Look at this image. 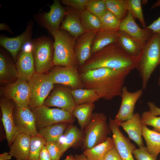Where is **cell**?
<instances>
[{
    "mask_svg": "<svg viewBox=\"0 0 160 160\" xmlns=\"http://www.w3.org/2000/svg\"><path fill=\"white\" fill-rule=\"evenodd\" d=\"M134 69L100 68L79 74L84 87L95 90L100 98L109 100L121 96L125 79Z\"/></svg>",
    "mask_w": 160,
    "mask_h": 160,
    "instance_id": "6da1fadb",
    "label": "cell"
},
{
    "mask_svg": "<svg viewBox=\"0 0 160 160\" xmlns=\"http://www.w3.org/2000/svg\"><path fill=\"white\" fill-rule=\"evenodd\" d=\"M138 58L129 55L115 42L92 55L79 70L82 73L100 68H136Z\"/></svg>",
    "mask_w": 160,
    "mask_h": 160,
    "instance_id": "7a4b0ae2",
    "label": "cell"
},
{
    "mask_svg": "<svg viewBox=\"0 0 160 160\" xmlns=\"http://www.w3.org/2000/svg\"><path fill=\"white\" fill-rule=\"evenodd\" d=\"M160 63V36L153 33L144 44L136 68L141 79L143 89L146 88L151 75Z\"/></svg>",
    "mask_w": 160,
    "mask_h": 160,
    "instance_id": "3957f363",
    "label": "cell"
},
{
    "mask_svg": "<svg viewBox=\"0 0 160 160\" xmlns=\"http://www.w3.org/2000/svg\"><path fill=\"white\" fill-rule=\"evenodd\" d=\"M52 36L54 39V65L77 68L79 64L74 51L76 39L66 31L60 29Z\"/></svg>",
    "mask_w": 160,
    "mask_h": 160,
    "instance_id": "277c9868",
    "label": "cell"
},
{
    "mask_svg": "<svg viewBox=\"0 0 160 160\" xmlns=\"http://www.w3.org/2000/svg\"><path fill=\"white\" fill-rule=\"evenodd\" d=\"M30 43L36 72L43 73L50 70L54 65V41L49 36H43L32 39Z\"/></svg>",
    "mask_w": 160,
    "mask_h": 160,
    "instance_id": "5b68a950",
    "label": "cell"
},
{
    "mask_svg": "<svg viewBox=\"0 0 160 160\" xmlns=\"http://www.w3.org/2000/svg\"><path fill=\"white\" fill-rule=\"evenodd\" d=\"M106 120V116L103 113H93L90 122L85 128L84 150L94 147L105 140L110 130Z\"/></svg>",
    "mask_w": 160,
    "mask_h": 160,
    "instance_id": "8992f818",
    "label": "cell"
},
{
    "mask_svg": "<svg viewBox=\"0 0 160 160\" xmlns=\"http://www.w3.org/2000/svg\"><path fill=\"white\" fill-rule=\"evenodd\" d=\"M30 90L28 107L33 109L43 105L54 84L50 75L36 72L28 81Z\"/></svg>",
    "mask_w": 160,
    "mask_h": 160,
    "instance_id": "52a82bcc",
    "label": "cell"
},
{
    "mask_svg": "<svg viewBox=\"0 0 160 160\" xmlns=\"http://www.w3.org/2000/svg\"><path fill=\"white\" fill-rule=\"evenodd\" d=\"M32 110L39 129L61 122L72 124L75 121L72 113L61 109L50 108L43 105Z\"/></svg>",
    "mask_w": 160,
    "mask_h": 160,
    "instance_id": "ba28073f",
    "label": "cell"
},
{
    "mask_svg": "<svg viewBox=\"0 0 160 160\" xmlns=\"http://www.w3.org/2000/svg\"><path fill=\"white\" fill-rule=\"evenodd\" d=\"M59 0H54L50 5L49 12H41L35 14L33 18L40 26L46 29L52 35L59 29L65 14L66 9Z\"/></svg>",
    "mask_w": 160,
    "mask_h": 160,
    "instance_id": "9c48e42d",
    "label": "cell"
},
{
    "mask_svg": "<svg viewBox=\"0 0 160 160\" xmlns=\"http://www.w3.org/2000/svg\"><path fill=\"white\" fill-rule=\"evenodd\" d=\"M33 27V22L31 20L27 23L25 30L19 35L10 37L1 35L0 45L1 47L7 50L10 54L15 61L24 46L30 43Z\"/></svg>",
    "mask_w": 160,
    "mask_h": 160,
    "instance_id": "30bf717a",
    "label": "cell"
},
{
    "mask_svg": "<svg viewBox=\"0 0 160 160\" xmlns=\"http://www.w3.org/2000/svg\"><path fill=\"white\" fill-rule=\"evenodd\" d=\"M48 74L54 84H62L72 89H82L84 87L76 68L55 66Z\"/></svg>",
    "mask_w": 160,
    "mask_h": 160,
    "instance_id": "8fae6325",
    "label": "cell"
},
{
    "mask_svg": "<svg viewBox=\"0 0 160 160\" xmlns=\"http://www.w3.org/2000/svg\"><path fill=\"white\" fill-rule=\"evenodd\" d=\"M15 124L19 133L39 135L35 116L28 106H16L13 111Z\"/></svg>",
    "mask_w": 160,
    "mask_h": 160,
    "instance_id": "7c38bea8",
    "label": "cell"
},
{
    "mask_svg": "<svg viewBox=\"0 0 160 160\" xmlns=\"http://www.w3.org/2000/svg\"><path fill=\"white\" fill-rule=\"evenodd\" d=\"M2 92L4 95L13 101L16 106H28L30 90L28 82L17 79L15 82L6 85Z\"/></svg>",
    "mask_w": 160,
    "mask_h": 160,
    "instance_id": "4fadbf2b",
    "label": "cell"
},
{
    "mask_svg": "<svg viewBox=\"0 0 160 160\" xmlns=\"http://www.w3.org/2000/svg\"><path fill=\"white\" fill-rule=\"evenodd\" d=\"M109 127L112 133L114 147L122 160H134L133 151L136 148L135 146L120 131L119 124L110 118Z\"/></svg>",
    "mask_w": 160,
    "mask_h": 160,
    "instance_id": "5bb4252c",
    "label": "cell"
},
{
    "mask_svg": "<svg viewBox=\"0 0 160 160\" xmlns=\"http://www.w3.org/2000/svg\"><path fill=\"white\" fill-rule=\"evenodd\" d=\"M43 105L48 107H58L72 113L77 106L71 90L63 87L55 88L46 99Z\"/></svg>",
    "mask_w": 160,
    "mask_h": 160,
    "instance_id": "9a60e30c",
    "label": "cell"
},
{
    "mask_svg": "<svg viewBox=\"0 0 160 160\" xmlns=\"http://www.w3.org/2000/svg\"><path fill=\"white\" fill-rule=\"evenodd\" d=\"M16 105L10 100L6 98L1 99L0 107L2 113L1 119L5 131L8 145L10 146L19 134L15 127L13 111Z\"/></svg>",
    "mask_w": 160,
    "mask_h": 160,
    "instance_id": "2e32d148",
    "label": "cell"
},
{
    "mask_svg": "<svg viewBox=\"0 0 160 160\" xmlns=\"http://www.w3.org/2000/svg\"><path fill=\"white\" fill-rule=\"evenodd\" d=\"M143 90L140 89L134 92L129 91L124 86L121 95V102L119 111L115 120L119 124L127 121L133 116L135 104L142 95Z\"/></svg>",
    "mask_w": 160,
    "mask_h": 160,
    "instance_id": "e0dca14e",
    "label": "cell"
},
{
    "mask_svg": "<svg viewBox=\"0 0 160 160\" xmlns=\"http://www.w3.org/2000/svg\"><path fill=\"white\" fill-rule=\"evenodd\" d=\"M26 48L23 49L19 53L16 60V66L17 77L28 82L36 72L31 46L26 45Z\"/></svg>",
    "mask_w": 160,
    "mask_h": 160,
    "instance_id": "ac0fdd59",
    "label": "cell"
},
{
    "mask_svg": "<svg viewBox=\"0 0 160 160\" xmlns=\"http://www.w3.org/2000/svg\"><path fill=\"white\" fill-rule=\"evenodd\" d=\"M119 30L126 33L143 44L153 34L152 31L146 27L143 28H140L129 12L125 17L121 21Z\"/></svg>",
    "mask_w": 160,
    "mask_h": 160,
    "instance_id": "d6986e66",
    "label": "cell"
},
{
    "mask_svg": "<svg viewBox=\"0 0 160 160\" xmlns=\"http://www.w3.org/2000/svg\"><path fill=\"white\" fill-rule=\"evenodd\" d=\"M99 31H85L77 38L74 51L79 65L80 66L83 65L91 57L93 42Z\"/></svg>",
    "mask_w": 160,
    "mask_h": 160,
    "instance_id": "ffe728a7",
    "label": "cell"
},
{
    "mask_svg": "<svg viewBox=\"0 0 160 160\" xmlns=\"http://www.w3.org/2000/svg\"><path fill=\"white\" fill-rule=\"evenodd\" d=\"M65 9V15L59 29L66 31L76 39L86 31L80 13L69 7Z\"/></svg>",
    "mask_w": 160,
    "mask_h": 160,
    "instance_id": "44dd1931",
    "label": "cell"
},
{
    "mask_svg": "<svg viewBox=\"0 0 160 160\" xmlns=\"http://www.w3.org/2000/svg\"><path fill=\"white\" fill-rule=\"evenodd\" d=\"M31 137L28 134L19 133L9 146V152L16 160H28Z\"/></svg>",
    "mask_w": 160,
    "mask_h": 160,
    "instance_id": "7402d4cb",
    "label": "cell"
},
{
    "mask_svg": "<svg viewBox=\"0 0 160 160\" xmlns=\"http://www.w3.org/2000/svg\"><path fill=\"white\" fill-rule=\"evenodd\" d=\"M128 134L130 138L139 147L143 146L142 139L143 124L141 116L138 113H134L132 117L126 121L119 124Z\"/></svg>",
    "mask_w": 160,
    "mask_h": 160,
    "instance_id": "603a6c76",
    "label": "cell"
},
{
    "mask_svg": "<svg viewBox=\"0 0 160 160\" xmlns=\"http://www.w3.org/2000/svg\"><path fill=\"white\" fill-rule=\"evenodd\" d=\"M1 47L0 51V81L7 83L17 78L16 66Z\"/></svg>",
    "mask_w": 160,
    "mask_h": 160,
    "instance_id": "cb8c5ba5",
    "label": "cell"
},
{
    "mask_svg": "<svg viewBox=\"0 0 160 160\" xmlns=\"http://www.w3.org/2000/svg\"><path fill=\"white\" fill-rule=\"evenodd\" d=\"M57 141L60 148L62 156L70 148L77 144L82 139V134L76 126L70 124L65 133Z\"/></svg>",
    "mask_w": 160,
    "mask_h": 160,
    "instance_id": "d4e9b609",
    "label": "cell"
},
{
    "mask_svg": "<svg viewBox=\"0 0 160 160\" xmlns=\"http://www.w3.org/2000/svg\"><path fill=\"white\" fill-rule=\"evenodd\" d=\"M116 42L129 55L137 58H138L144 45L126 33L119 30Z\"/></svg>",
    "mask_w": 160,
    "mask_h": 160,
    "instance_id": "484cf974",
    "label": "cell"
},
{
    "mask_svg": "<svg viewBox=\"0 0 160 160\" xmlns=\"http://www.w3.org/2000/svg\"><path fill=\"white\" fill-rule=\"evenodd\" d=\"M119 32V30H100L93 40L91 47V55L111 44L116 42Z\"/></svg>",
    "mask_w": 160,
    "mask_h": 160,
    "instance_id": "4316f807",
    "label": "cell"
},
{
    "mask_svg": "<svg viewBox=\"0 0 160 160\" xmlns=\"http://www.w3.org/2000/svg\"><path fill=\"white\" fill-rule=\"evenodd\" d=\"M71 123L61 122L39 129L38 133L46 142H57Z\"/></svg>",
    "mask_w": 160,
    "mask_h": 160,
    "instance_id": "83f0119b",
    "label": "cell"
},
{
    "mask_svg": "<svg viewBox=\"0 0 160 160\" xmlns=\"http://www.w3.org/2000/svg\"><path fill=\"white\" fill-rule=\"evenodd\" d=\"M114 147L112 138L108 137L103 143L85 150L83 154L89 160H103L106 154Z\"/></svg>",
    "mask_w": 160,
    "mask_h": 160,
    "instance_id": "f1b7e54d",
    "label": "cell"
},
{
    "mask_svg": "<svg viewBox=\"0 0 160 160\" xmlns=\"http://www.w3.org/2000/svg\"><path fill=\"white\" fill-rule=\"evenodd\" d=\"M142 136L146 144V148L150 153L157 158L160 153V133L149 129L143 125Z\"/></svg>",
    "mask_w": 160,
    "mask_h": 160,
    "instance_id": "f546056e",
    "label": "cell"
},
{
    "mask_svg": "<svg viewBox=\"0 0 160 160\" xmlns=\"http://www.w3.org/2000/svg\"><path fill=\"white\" fill-rule=\"evenodd\" d=\"M94 103H87L77 105L72 114L78 120L81 130L85 128L90 122L95 108Z\"/></svg>",
    "mask_w": 160,
    "mask_h": 160,
    "instance_id": "4dcf8cb0",
    "label": "cell"
},
{
    "mask_svg": "<svg viewBox=\"0 0 160 160\" xmlns=\"http://www.w3.org/2000/svg\"><path fill=\"white\" fill-rule=\"evenodd\" d=\"M71 92L76 105L93 103L100 98L97 93L92 89H72L71 90Z\"/></svg>",
    "mask_w": 160,
    "mask_h": 160,
    "instance_id": "1f68e13d",
    "label": "cell"
},
{
    "mask_svg": "<svg viewBox=\"0 0 160 160\" xmlns=\"http://www.w3.org/2000/svg\"><path fill=\"white\" fill-rule=\"evenodd\" d=\"M80 15L81 23L86 31L101 30V23L98 17L86 9L80 13Z\"/></svg>",
    "mask_w": 160,
    "mask_h": 160,
    "instance_id": "d6a6232c",
    "label": "cell"
},
{
    "mask_svg": "<svg viewBox=\"0 0 160 160\" xmlns=\"http://www.w3.org/2000/svg\"><path fill=\"white\" fill-rule=\"evenodd\" d=\"M105 1L108 10L121 22L125 17L128 12L127 0H105Z\"/></svg>",
    "mask_w": 160,
    "mask_h": 160,
    "instance_id": "836d02e7",
    "label": "cell"
},
{
    "mask_svg": "<svg viewBox=\"0 0 160 160\" xmlns=\"http://www.w3.org/2000/svg\"><path fill=\"white\" fill-rule=\"evenodd\" d=\"M101 23V30L119 31L121 21L112 12L108 10L99 17Z\"/></svg>",
    "mask_w": 160,
    "mask_h": 160,
    "instance_id": "e575fe53",
    "label": "cell"
},
{
    "mask_svg": "<svg viewBox=\"0 0 160 160\" xmlns=\"http://www.w3.org/2000/svg\"><path fill=\"white\" fill-rule=\"evenodd\" d=\"M46 143V140L39 135L31 137L28 160H39L41 149Z\"/></svg>",
    "mask_w": 160,
    "mask_h": 160,
    "instance_id": "d590c367",
    "label": "cell"
},
{
    "mask_svg": "<svg viewBox=\"0 0 160 160\" xmlns=\"http://www.w3.org/2000/svg\"><path fill=\"white\" fill-rule=\"evenodd\" d=\"M128 12L135 19H137L143 27H146L142 7L141 0H127Z\"/></svg>",
    "mask_w": 160,
    "mask_h": 160,
    "instance_id": "8d00e7d4",
    "label": "cell"
},
{
    "mask_svg": "<svg viewBox=\"0 0 160 160\" xmlns=\"http://www.w3.org/2000/svg\"><path fill=\"white\" fill-rule=\"evenodd\" d=\"M86 9L98 17L104 15L108 10L105 0H89Z\"/></svg>",
    "mask_w": 160,
    "mask_h": 160,
    "instance_id": "74e56055",
    "label": "cell"
},
{
    "mask_svg": "<svg viewBox=\"0 0 160 160\" xmlns=\"http://www.w3.org/2000/svg\"><path fill=\"white\" fill-rule=\"evenodd\" d=\"M141 118L143 125L152 126L153 130L160 133V116L153 115L149 111L144 112Z\"/></svg>",
    "mask_w": 160,
    "mask_h": 160,
    "instance_id": "f35d334b",
    "label": "cell"
},
{
    "mask_svg": "<svg viewBox=\"0 0 160 160\" xmlns=\"http://www.w3.org/2000/svg\"><path fill=\"white\" fill-rule=\"evenodd\" d=\"M88 1L89 0H61L60 2L80 13L86 9Z\"/></svg>",
    "mask_w": 160,
    "mask_h": 160,
    "instance_id": "ab89813d",
    "label": "cell"
},
{
    "mask_svg": "<svg viewBox=\"0 0 160 160\" xmlns=\"http://www.w3.org/2000/svg\"><path fill=\"white\" fill-rule=\"evenodd\" d=\"M46 147L51 160H59L62 156L60 145L57 142H47Z\"/></svg>",
    "mask_w": 160,
    "mask_h": 160,
    "instance_id": "60d3db41",
    "label": "cell"
},
{
    "mask_svg": "<svg viewBox=\"0 0 160 160\" xmlns=\"http://www.w3.org/2000/svg\"><path fill=\"white\" fill-rule=\"evenodd\" d=\"M133 154L136 160H157V158L151 154L144 146L135 149Z\"/></svg>",
    "mask_w": 160,
    "mask_h": 160,
    "instance_id": "b9f144b4",
    "label": "cell"
},
{
    "mask_svg": "<svg viewBox=\"0 0 160 160\" xmlns=\"http://www.w3.org/2000/svg\"><path fill=\"white\" fill-rule=\"evenodd\" d=\"M158 7H160V0L157 1L154 4L151 9L152 10ZM146 27L151 30L153 33L157 34L160 36V16Z\"/></svg>",
    "mask_w": 160,
    "mask_h": 160,
    "instance_id": "7bdbcfd3",
    "label": "cell"
},
{
    "mask_svg": "<svg viewBox=\"0 0 160 160\" xmlns=\"http://www.w3.org/2000/svg\"><path fill=\"white\" fill-rule=\"evenodd\" d=\"M103 160H122L116 148L114 147L105 155Z\"/></svg>",
    "mask_w": 160,
    "mask_h": 160,
    "instance_id": "ee69618b",
    "label": "cell"
},
{
    "mask_svg": "<svg viewBox=\"0 0 160 160\" xmlns=\"http://www.w3.org/2000/svg\"><path fill=\"white\" fill-rule=\"evenodd\" d=\"M147 104L150 108L149 111L152 115L155 116L160 115V108L151 102H148Z\"/></svg>",
    "mask_w": 160,
    "mask_h": 160,
    "instance_id": "f6af8a7d",
    "label": "cell"
},
{
    "mask_svg": "<svg viewBox=\"0 0 160 160\" xmlns=\"http://www.w3.org/2000/svg\"><path fill=\"white\" fill-rule=\"evenodd\" d=\"M39 160H51L45 145L43 146L41 149Z\"/></svg>",
    "mask_w": 160,
    "mask_h": 160,
    "instance_id": "bcb514c9",
    "label": "cell"
},
{
    "mask_svg": "<svg viewBox=\"0 0 160 160\" xmlns=\"http://www.w3.org/2000/svg\"><path fill=\"white\" fill-rule=\"evenodd\" d=\"M0 30L6 31L11 34L13 33L10 27L6 23H0Z\"/></svg>",
    "mask_w": 160,
    "mask_h": 160,
    "instance_id": "7dc6e473",
    "label": "cell"
},
{
    "mask_svg": "<svg viewBox=\"0 0 160 160\" xmlns=\"http://www.w3.org/2000/svg\"><path fill=\"white\" fill-rule=\"evenodd\" d=\"M12 157L9 152H4L0 155V160H9Z\"/></svg>",
    "mask_w": 160,
    "mask_h": 160,
    "instance_id": "c3c4849f",
    "label": "cell"
},
{
    "mask_svg": "<svg viewBox=\"0 0 160 160\" xmlns=\"http://www.w3.org/2000/svg\"><path fill=\"white\" fill-rule=\"evenodd\" d=\"M74 159L75 160H89L83 154L75 155Z\"/></svg>",
    "mask_w": 160,
    "mask_h": 160,
    "instance_id": "681fc988",
    "label": "cell"
},
{
    "mask_svg": "<svg viewBox=\"0 0 160 160\" xmlns=\"http://www.w3.org/2000/svg\"><path fill=\"white\" fill-rule=\"evenodd\" d=\"M64 160H75L74 156L72 154H70L67 156Z\"/></svg>",
    "mask_w": 160,
    "mask_h": 160,
    "instance_id": "f907efd6",
    "label": "cell"
},
{
    "mask_svg": "<svg viewBox=\"0 0 160 160\" xmlns=\"http://www.w3.org/2000/svg\"><path fill=\"white\" fill-rule=\"evenodd\" d=\"M159 65L160 67V63ZM158 84L160 86V76H159V79H158Z\"/></svg>",
    "mask_w": 160,
    "mask_h": 160,
    "instance_id": "816d5d0a",
    "label": "cell"
}]
</instances>
